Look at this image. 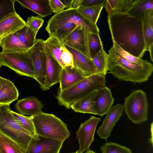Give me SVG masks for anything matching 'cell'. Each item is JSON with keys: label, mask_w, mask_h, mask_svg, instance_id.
Returning <instances> with one entry per match:
<instances>
[{"label": "cell", "mask_w": 153, "mask_h": 153, "mask_svg": "<svg viewBox=\"0 0 153 153\" xmlns=\"http://www.w3.org/2000/svg\"><path fill=\"white\" fill-rule=\"evenodd\" d=\"M113 42L124 51L141 59L146 51L142 22L126 13L107 16Z\"/></svg>", "instance_id": "6da1fadb"}, {"label": "cell", "mask_w": 153, "mask_h": 153, "mask_svg": "<svg viewBox=\"0 0 153 153\" xmlns=\"http://www.w3.org/2000/svg\"><path fill=\"white\" fill-rule=\"evenodd\" d=\"M78 26L84 27L92 33H99L97 25L91 23L73 8L55 13L48 21L45 30L50 36L62 41Z\"/></svg>", "instance_id": "7a4b0ae2"}, {"label": "cell", "mask_w": 153, "mask_h": 153, "mask_svg": "<svg viewBox=\"0 0 153 153\" xmlns=\"http://www.w3.org/2000/svg\"><path fill=\"white\" fill-rule=\"evenodd\" d=\"M108 53V71L119 80L134 84L149 80L153 71L151 63L141 66L130 62L118 53L113 46Z\"/></svg>", "instance_id": "3957f363"}, {"label": "cell", "mask_w": 153, "mask_h": 153, "mask_svg": "<svg viewBox=\"0 0 153 153\" xmlns=\"http://www.w3.org/2000/svg\"><path fill=\"white\" fill-rule=\"evenodd\" d=\"M105 76L94 74L85 77L70 87L58 92L56 98L58 104L66 108H71L75 102L91 92L105 86Z\"/></svg>", "instance_id": "277c9868"}, {"label": "cell", "mask_w": 153, "mask_h": 153, "mask_svg": "<svg viewBox=\"0 0 153 153\" xmlns=\"http://www.w3.org/2000/svg\"><path fill=\"white\" fill-rule=\"evenodd\" d=\"M29 117L38 135L63 142L70 136L67 125L53 114L42 111Z\"/></svg>", "instance_id": "5b68a950"}, {"label": "cell", "mask_w": 153, "mask_h": 153, "mask_svg": "<svg viewBox=\"0 0 153 153\" xmlns=\"http://www.w3.org/2000/svg\"><path fill=\"white\" fill-rule=\"evenodd\" d=\"M10 105H0V133L16 142L26 151L32 137L14 118Z\"/></svg>", "instance_id": "8992f818"}, {"label": "cell", "mask_w": 153, "mask_h": 153, "mask_svg": "<svg viewBox=\"0 0 153 153\" xmlns=\"http://www.w3.org/2000/svg\"><path fill=\"white\" fill-rule=\"evenodd\" d=\"M123 106L128 119L134 124H140L148 120L149 103L143 90H132L125 98Z\"/></svg>", "instance_id": "52a82bcc"}, {"label": "cell", "mask_w": 153, "mask_h": 153, "mask_svg": "<svg viewBox=\"0 0 153 153\" xmlns=\"http://www.w3.org/2000/svg\"><path fill=\"white\" fill-rule=\"evenodd\" d=\"M1 66H5L21 76L35 79L32 60L26 51L19 52H0Z\"/></svg>", "instance_id": "ba28073f"}, {"label": "cell", "mask_w": 153, "mask_h": 153, "mask_svg": "<svg viewBox=\"0 0 153 153\" xmlns=\"http://www.w3.org/2000/svg\"><path fill=\"white\" fill-rule=\"evenodd\" d=\"M44 40L36 39L32 47L27 51L32 60L34 69L35 79L43 90H47L45 84L46 56L44 50Z\"/></svg>", "instance_id": "9c48e42d"}, {"label": "cell", "mask_w": 153, "mask_h": 153, "mask_svg": "<svg viewBox=\"0 0 153 153\" xmlns=\"http://www.w3.org/2000/svg\"><path fill=\"white\" fill-rule=\"evenodd\" d=\"M91 33L84 27L78 26L62 40L65 45L91 59L89 41Z\"/></svg>", "instance_id": "30bf717a"}, {"label": "cell", "mask_w": 153, "mask_h": 153, "mask_svg": "<svg viewBox=\"0 0 153 153\" xmlns=\"http://www.w3.org/2000/svg\"><path fill=\"white\" fill-rule=\"evenodd\" d=\"M101 119L92 116L89 119L81 123L76 132L78 141L79 153H83L88 149L94 140V134L97 126Z\"/></svg>", "instance_id": "8fae6325"}, {"label": "cell", "mask_w": 153, "mask_h": 153, "mask_svg": "<svg viewBox=\"0 0 153 153\" xmlns=\"http://www.w3.org/2000/svg\"><path fill=\"white\" fill-rule=\"evenodd\" d=\"M63 142L36 135L32 137L25 153H59Z\"/></svg>", "instance_id": "7c38bea8"}, {"label": "cell", "mask_w": 153, "mask_h": 153, "mask_svg": "<svg viewBox=\"0 0 153 153\" xmlns=\"http://www.w3.org/2000/svg\"><path fill=\"white\" fill-rule=\"evenodd\" d=\"M123 111V106L120 104L111 107L97 131L100 138L107 141L113 128L122 116Z\"/></svg>", "instance_id": "4fadbf2b"}, {"label": "cell", "mask_w": 153, "mask_h": 153, "mask_svg": "<svg viewBox=\"0 0 153 153\" xmlns=\"http://www.w3.org/2000/svg\"><path fill=\"white\" fill-rule=\"evenodd\" d=\"M114 100L111 90L105 86L100 89L92 103L95 115L102 117L112 106Z\"/></svg>", "instance_id": "5bb4252c"}, {"label": "cell", "mask_w": 153, "mask_h": 153, "mask_svg": "<svg viewBox=\"0 0 153 153\" xmlns=\"http://www.w3.org/2000/svg\"><path fill=\"white\" fill-rule=\"evenodd\" d=\"M44 50L46 56L45 84L48 90L53 85L59 82L62 67L45 47Z\"/></svg>", "instance_id": "9a60e30c"}, {"label": "cell", "mask_w": 153, "mask_h": 153, "mask_svg": "<svg viewBox=\"0 0 153 153\" xmlns=\"http://www.w3.org/2000/svg\"><path fill=\"white\" fill-rule=\"evenodd\" d=\"M26 25V22L16 12L0 21V43L1 39L14 33Z\"/></svg>", "instance_id": "2e32d148"}, {"label": "cell", "mask_w": 153, "mask_h": 153, "mask_svg": "<svg viewBox=\"0 0 153 153\" xmlns=\"http://www.w3.org/2000/svg\"><path fill=\"white\" fill-rule=\"evenodd\" d=\"M65 45L72 54L74 66L79 70L85 77L96 74L95 68L92 59L75 50Z\"/></svg>", "instance_id": "e0dca14e"}, {"label": "cell", "mask_w": 153, "mask_h": 153, "mask_svg": "<svg viewBox=\"0 0 153 153\" xmlns=\"http://www.w3.org/2000/svg\"><path fill=\"white\" fill-rule=\"evenodd\" d=\"M82 73L74 66L62 67L59 78L58 91H62L84 78Z\"/></svg>", "instance_id": "ac0fdd59"}, {"label": "cell", "mask_w": 153, "mask_h": 153, "mask_svg": "<svg viewBox=\"0 0 153 153\" xmlns=\"http://www.w3.org/2000/svg\"><path fill=\"white\" fill-rule=\"evenodd\" d=\"M15 106L19 114L30 116L41 112L43 107L42 103L34 96L27 97L19 100Z\"/></svg>", "instance_id": "d6986e66"}, {"label": "cell", "mask_w": 153, "mask_h": 153, "mask_svg": "<svg viewBox=\"0 0 153 153\" xmlns=\"http://www.w3.org/2000/svg\"><path fill=\"white\" fill-rule=\"evenodd\" d=\"M19 92L10 80L0 76V105H10L17 100Z\"/></svg>", "instance_id": "ffe728a7"}, {"label": "cell", "mask_w": 153, "mask_h": 153, "mask_svg": "<svg viewBox=\"0 0 153 153\" xmlns=\"http://www.w3.org/2000/svg\"><path fill=\"white\" fill-rule=\"evenodd\" d=\"M22 7L29 9L44 18L51 14L53 12L49 4V0H15Z\"/></svg>", "instance_id": "44dd1931"}, {"label": "cell", "mask_w": 153, "mask_h": 153, "mask_svg": "<svg viewBox=\"0 0 153 153\" xmlns=\"http://www.w3.org/2000/svg\"><path fill=\"white\" fill-rule=\"evenodd\" d=\"M100 90H94L78 100L71 106V108L75 112L95 115L92 103Z\"/></svg>", "instance_id": "7402d4cb"}, {"label": "cell", "mask_w": 153, "mask_h": 153, "mask_svg": "<svg viewBox=\"0 0 153 153\" xmlns=\"http://www.w3.org/2000/svg\"><path fill=\"white\" fill-rule=\"evenodd\" d=\"M146 51L153 46V9L146 10L142 22Z\"/></svg>", "instance_id": "603a6c76"}, {"label": "cell", "mask_w": 153, "mask_h": 153, "mask_svg": "<svg viewBox=\"0 0 153 153\" xmlns=\"http://www.w3.org/2000/svg\"><path fill=\"white\" fill-rule=\"evenodd\" d=\"M44 46L46 50L62 67L65 66L61 59L62 52L65 48L62 41L56 37L50 36L46 40H44Z\"/></svg>", "instance_id": "cb8c5ba5"}, {"label": "cell", "mask_w": 153, "mask_h": 153, "mask_svg": "<svg viewBox=\"0 0 153 153\" xmlns=\"http://www.w3.org/2000/svg\"><path fill=\"white\" fill-rule=\"evenodd\" d=\"M137 0H106L104 7L108 15L126 13Z\"/></svg>", "instance_id": "d4e9b609"}, {"label": "cell", "mask_w": 153, "mask_h": 153, "mask_svg": "<svg viewBox=\"0 0 153 153\" xmlns=\"http://www.w3.org/2000/svg\"><path fill=\"white\" fill-rule=\"evenodd\" d=\"M0 47L4 52H22L28 50L19 40L16 33L3 38L0 42Z\"/></svg>", "instance_id": "484cf974"}, {"label": "cell", "mask_w": 153, "mask_h": 153, "mask_svg": "<svg viewBox=\"0 0 153 153\" xmlns=\"http://www.w3.org/2000/svg\"><path fill=\"white\" fill-rule=\"evenodd\" d=\"M153 9V0H137L126 13L143 22L145 11Z\"/></svg>", "instance_id": "4316f807"}, {"label": "cell", "mask_w": 153, "mask_h": 153, "mask_svg": "<svg viewBox=\"0 0 153 153\" xmlns=\"http://www.w3.org/2000/svg\"><path fill=\"white\" fill-rule=\"evenodd\" d=\"M37 32L26 25L15 33L20 41L28 49L34 44Z\"/></svg>", "instance_id": "83f0119b"}, {"label": "cell", "mask_w": 153, "mask_h": 153, "mask_svg": "<svg viewBox=\"0 0 153 153\" xmlns=\"http://www.w3.org/2000/svg\"><path fill=\"white\" fill-rule=\"evenodd\" d=\"M92 60L95 68V74L105 76L108 71V55L103 48L96 54Z\"/></svg>", "instance_id": "f1b7e54d"}, {"label": "cell", "mask_w": 153, "mask_h": 153, "mask_svg": "<svg viewBox=\"0 0 153 153\" xmlns=\"http://www.w3.org/2000/svg\"><path fill=\"white\" fill-rule=\"evenodd\" d=\"M104 5V4L91 7L80 6L76 9L84 18L93 24L96 25Z\"/></svg>", "instance_id": "f546056e"}, {"label": "cell", "mask_w": 153, "mask_h": 153, "mask_svg": "<svg viewBox=\"0 0 153 153\" xmlns=\"http://www.w3.org/2000/svg\"><path fill=\"white\" fill-rule=\"evenodd\" d=\"M0 151L2 153H25V150L16 142L0 133Z\"/></svg>", "instance_id": "4dcf8cb0"}, {"label": "cell", "mask_w": 153, "mask_h": 153, "mask_svg": "<svg viewBox=\"0 0 153 153\" xmlns=\"http://www.w3.org/2000/svg\"><path fill=\"white\" fill-rule=\"evenodd\" d=\"M10 113L17 122L22 128L27 131L32 137L36 136L33 122L29 117L22 115L11 110Z\"/></svg>", "instance_id": "1f68e13d"}, {"label": "cell", "mask_w": 153, "mask_h": 153, "mask_svg": "<svg viewBox=\"0 0 153 153\" xmlns=\"http://www.w3.org/2000/svg\"><path fill=\"white\" fill-rule=\"evenodd\" d=\"M102 153H132L131 150L125 146L112 142H107L100 147Z\"/></svg>", "instance_id": "d6a6232c"}, {"label": "cell", "mask_w": 153, "mask_h": 153, "mask_svg": "<svg viewBox=\"0 0 153 153\" xmlns=\"http://www.w3.org/2000/svg\"><path fill=\"white\" fill-rule=\"evenodd\" d=\"M102 48L103 44L99 34L91 33L89 41V51L91 59Z\"/></svg>", "instance_id": "836d02e7"}, {"label": "cell", "mask_w": 153, "mask_h": 153, "mask_svg": "<svg viewBox=\"0 0 153 153\" xmlns=\"http://www.w3.org/2000/svg\"><path fill=\"white\" fill-rule=\"evenodd\" d=\"M113 46L115 51L123 57L132 62L143 66L149 62L135 56L126 51L120 47L115 42H113Z\"/></svg>", "instance_id": "e575fe53"}, {"label": "cell", "mask_w": 153, "mask_h": 153, "mask_svg": "<svg viewBox=\"0 0 153 153\" xmlns=\"http://www.w3.org/2000/svg\"><path fill=\"white\" fill-rule=\"evenodd\" d=\"M15 0H0V21L9 15L16 12Z\"/></svg>", "instance_id": "d590c367"}, {"label": "cell", "mask_w": 153, "mask_h": 153, "mask_svg": "<svg viewBox=\"0 0 153 153\" xmlns=\"http://www.w3.org/2000/svg\"><path fill=\"white\" fill-rule=\"evenodd\" d=\"M44 22V20L41 17L32 16L27 18L26 25L33 30L38 32L42 26Z\"/></svg>", "instance_id": "8d00e7d4"}, {"label": "cell", "mask_w": 153, "mask_h": 153, "mask_svg": "<svg viewBox=\"0 0 153 153\" xmlns=\"http://www.w3.org/2000/svg\"><path fill=\"white\" fill-rule=\"evenodd\" d=\"M61 59L65 66H74L72 54L66 48L62 52Z\"/></svg>", "instance_id": "74e56055"}, {"label": "cell", "mask_w": 153, "mask_h": 153, "mask_svg": "<svg viewBox=\"0 0 153 153\" xmlns=\"http://www.w3.org/2000/svg\"><path fill=\"white\" fill-rule=\"evenodd\" d=\"M50 7L53 12L55 13L65 10V6L60 0H49Z\"/></svg>", "instance_id": "f35d334b"}, {"label": "cell", "mask_w": 153, "mask_h": 153, "mask_svg": "<svg viewBox=\"0 0 153 153\" xmlns=\"http://www.w3.org/2000/svg\"><path fill=\"white\" fill-rule=\"evenodd\" d=\"M106 0H80V6L88 7L104 4Z\"/></svg>", "instance_id": "ab89813d"}, {"label": "cell", "mask_w": 153, "mask_h": 153, "mask_svg": "<svg viewBox=\"0 0 153 153\" xmlns=\"http://www.w3.org/2000/svg\"><path fill=\"white\" fill-rule=\"evenodd\" d=\"M63 4L65 6L66 9L72 8L74 0H60Z\"/></svg>", "instance_id": "60d3db41"}, {"label": "cell", "mask_w": 153, "mask_h": 153, "mask_svg": "<svg viewBox=\"0 0 153 153\" xmlns=\"http://www.w3.org/2000/svg\"><path fill=\"white\" fill-rule=\"evenodd\" d=\"M153 46H152L148 50L149 52L150 59L152 62H153Z\"/></svg>", "instance_id": "b9f144b4"}, {"label": "cell", "mask_w": 153, "mask_h": 153, "mask_svg": "<svg viewBox=\"0 0 153 153\" xmlns=\"http://www.w3.org/2000/svg\"><path fill=\"white\" fill-rule=\"evenodd\" d=\"M85 153H96L93 151L89 149L87 150Z\"/></svg>", "instance_id": "7bdbcfd3"}, {"label": "cell", "mask_w": 153, "mask_h": 153, "mask_svg": "<svg viewBox=\"0 0 153 153\" xmlns=\"http://www.w3.org/2000/svg\"><path fill=\"white\" fill-rule=\"evenodd\" d=\"M72 153H79L78 150L76 151V152Z\"/></svg>", "instance_id": "ee69618b"}, {"label": "cell", "mask_w": 153, "mask_h": 153, "mask_svg": "<svg viewBox=\"0 0 153 153\" xmlns=\"http://www.w3.org/2000/svg\"><path fill=\"white\" fill-rule=\"evenodd\" d=\"M1 67V66L0 62V68Z\"/></svg>", "instance_id": "f6af8a7d"}, {"label": "cell", "mask_w": 153, "mask_h": 153, "mask_svg": "<svg viewBox=\"0 0 153 153\" xmlns=\"http://www.w3.org/2000/svg\"><path fill=\"white\" fill-rule=\"evenodd\" d=\"M0 153H2L0 151Z\"/></svg>", "instance_id": "bcb514c9"}]
</instances>
